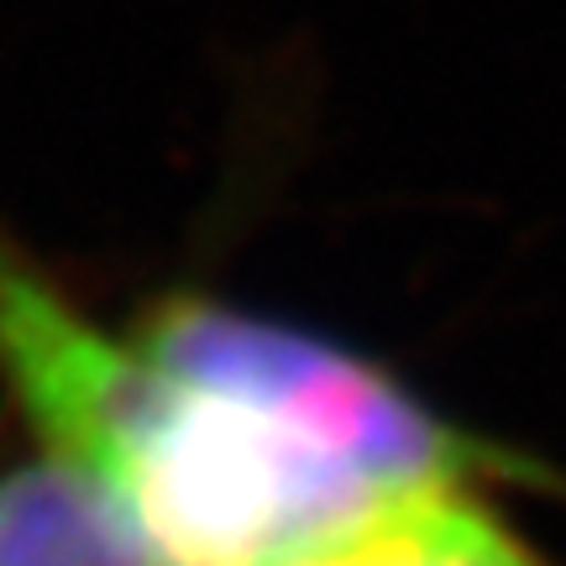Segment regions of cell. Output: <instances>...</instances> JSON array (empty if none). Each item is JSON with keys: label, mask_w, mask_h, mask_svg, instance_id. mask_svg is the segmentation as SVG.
<instances>
[{"label": "cell", "mask_w": 566, "mask_h": 566, "mask_svg": "<svg viewBox=\"0 0 566 566\" xmlns=\"http://www.w3.org/2000/svg\"><path fill=\"white\" fill-rule=\"evenodd\" d=\"M0 373L53 457L132 520L153 566H315L436 499L378 483L300 424L105 336L11 247Z\"/></svg>", "instance_id": "1"}, {"label": "cell", "mask_w": 566, "mask_h": 566, "mask_svg": "<svg viewBox=\"0 0 566 566\" xmlns=\"http://www.w3.org/2000/svg\"><path fill=\"white\" fill-rule=\"evenodd\" d=\"M132 342L189 384L300 424L304 436L342 451L346 462H357L388 488L405 493L499 483H535L556 493L566 488V478L546 462H530L509 446L451 424L399 378H388L384 367L283 321L179 294L153 304Z\"/></svg>", "instance_id": "2"}, {"label": "cell", "mask_w": 566, "mask_h": 566, "mask_svg": "<svg viewBox=\"0 0 566 566\" xmlns=\"http://www.w3.org/2000/svg\"><path fill=\"white\" fill-rule=\"evenodd\" d=\"M0 566H153L122 509L48 457L0 478Z\"/></svg>", "instance_id": "3"}, {"label": "cell", "mask_w": 566, "mask_h": 566, "mask_svg": "<svg viewBox=\"0 0 566 566\" xmlns=\"http://www.w3.org/2000/svg\"><path fill=\"white\" fill-rule=\"evenodd\" d=\"M315 566H566L493 504V488H457L405 509L367 541Z\"/></svg>", "instance_id": "4"}]
</instances>
